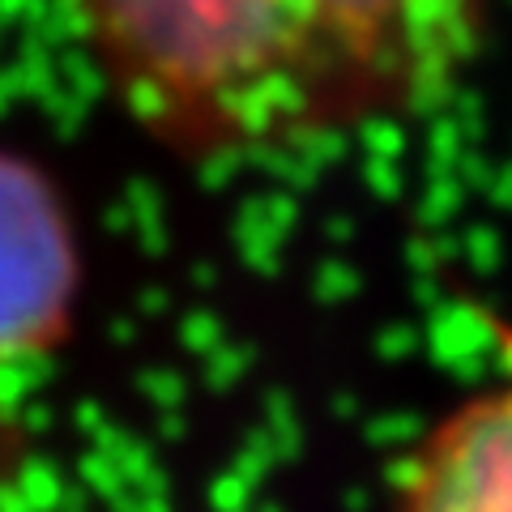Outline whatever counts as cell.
Instances as JSON below:
<instances>
[{
	"label": "cell",
	"mask_w": 512,
	"mask_h": 512,
	"mask_svg": "<svg viewBox=\"0 0 512 512\" xmlns=\"http://www.w3.org/2000/svg\"><path fill=\"white\" fill-rule=\"evenodd\" d=\"M120 111L188 163L419 120L457 94L495 0H64Z\"/></svg>",
	"instance_id": "1"
},
{
	"label": "cell",
	"mask_w": 512,
	"mask_h": 512,
	"mask_svg": "<svg viewBox=\"0 0 512 512\" xmlns=\"http://www.w3.org/2000/svg\"><path fill=\"white\" fill-rule=\"evenodd\" d=\"M82 299V244L64 192L35 158L0 150V372L69 346Z\"/></svg>",
	"instance_id": "2"
},
{
	"label": "cell",
	"mask_w": 512,
	"mask_h": 512,
	"mask_svg": "<svg viewBox=\"0 0 512 512\" xmlns=\"http://www.w3.org/2000/svg\"><path fill=\"white\" fill-rule=\"evenodd\" d=\"M389 512H512V372L410 440L389 474Z\"/></svg>",
	"instance_id": "3"
},
{
	"label": "cell",
	"mask_w": 512,
	"mask_h": 512,
	"mask_svg": "<svg viewBox=\"0 0 512 512\" xmlns=\"http://www.w3.org/2000/svg\"><path fill=\"white\" fill-rule=\"evenodd\" d=\"M5 453H9V448H5V440H0V474H5Z\"/></svg>",
	"instance_id": "4"
}]
</instances>
